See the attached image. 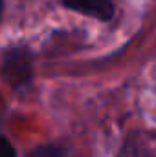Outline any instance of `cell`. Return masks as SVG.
Here are the masks:
<instances>
[{"label": "cell", "instance_id": "1", "mask_svg": "<svg viewBox=\"0 0 156 157\" xmlns=\"http://www.w3.org/2000/svg\"><path fill=\"white\" fill-rule=\"evenodd\" d=\"M2 78L13 88H26L33 78V53L26 46H15L6 51L2 62Z\"/></svg>", "mask_w": 156, "mask_h": 157}, {"label": "cell", "instance_id": "2", "mask_svg": "<svg viewBox=\"0 0 156 157\" xmlns=\"http://www.w3.org/2000/svg\"><path fill=\"white\" fill-rule=\"evenodd\" d=\"M63 6L76 13L101 20V22L112 20V17L116 13L112 0H63Z\"/></svg>", "mask_w": 156, "mask_h": 157}, {"label": "cell", "instance_id": "3", "mask_svg": "<svg viewBox=\"0 0 156 157\" xmlns=\"http://www.w3.org/2000/svg\"><path fill=\"white\" fill-rule=\"evenodd\" d=\"M117 157H156L149 146H145L138 137H130L125 141Z\"/></svg>", "mask_w": 156, "mask_h": 157}, {"label": "cell", "instance_id": "4", "mask_svg": "<svg viewBox=\"0 0 156 157\" xmlns=\"http://www.w3.org/2000/svg\"><path fill=\"white\" fill-rule=\"evenodd\" d=\"M30 157H64V148L57 146V144H42L39 148H35Z\"/></svg>", "mask_w": 156, "mask_h": 157}, {"label": "cell", "instance_id": "5", "mask_svg": "<svg viewBox=\"0 0 156 157\" xmlns=\"http://www.w3.org/2000/svg\"><path fill=\"white\" fill-rule=\"evenodd\" d=\"M0 157H17L15 146L11 144V141L4 135H0Z\"/></svg>", "mask_w": 156, "mask_h": 157}, {"label": "cell", "instance_id": "6", "mask_svg": "<svg viewBox=\"0 0 156 157\" xmlns=\"http://www.w3.org/2000/svg\"><path fill=\"white\" fill-rule=\"evenodd\" d=\"M2 11H4V0H0V18H2Z\"/></svg>", "mask_w": 156, "mask_h": 157}]
</instances>
